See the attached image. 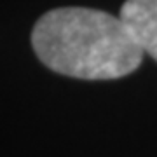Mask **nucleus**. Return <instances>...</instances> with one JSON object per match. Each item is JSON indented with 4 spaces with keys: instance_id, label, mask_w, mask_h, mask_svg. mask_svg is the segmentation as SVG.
Here are the masks:
<instances>
[{
    "instance_id": "f03ea898",
    "label": "nucleus",
    "mask_w": 157,
    "mask_h": 157,
    "mask_svg": "<svg viewBox=\"0 0 157 157\" xmlns=\"http://www.w3.org/2000/svg\"><path fill=\"white\" fill-rule=\"evenodd\" d=\"M119 16L133 33L143 54L157 61V0H126Z\"/></svg>"
},
{
    "instance_id": "f257e3e1",
    "label": "nucleus",
    "mask_w": 157,
    "mask_h": 157,
    "mask_svg": "<svg viewBox=\"0 0 157 157\" xmlns=\"http://www.w3.org/2000/svg\"><path fill=\"white\" fill-rule=\"evenodd\" d=\"M32 45L47 68L86 80L129 75L143 59L121 16L84 7L45 12L32 32Z\"/></svg>"
}]
</instances>
